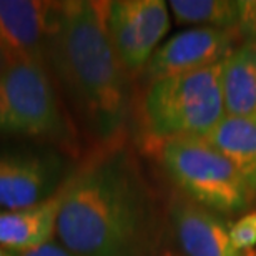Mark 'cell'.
I'll use <instances>...</instances> for the list:
<instances>
[{"label":"cell","mask_w":256,"mask_h":256,"mask_svg":"<svg viewBox=\"0 0 256 256\" xmlns=\"http://www.w3.org/2000/svg\"><path fill=\"white\" fill-rule=\"evenodd\" d=\"M57 236L76 256L155 253V204L124 145L100 150L65 182Z\"/></svg>","instance_id":"6da1fadb"},{"label":"cell","mask_w":256,"mask_h":256,"mask_svg":"<svg viewBox=\"0 0 256 256\" xmlns=\"http://www.w3.org/2000/svg\"><path fill=\"white\" fill-rule=\"evenodd\" d=\"M108 2H57L47 65L100 150L122 145L132 115L130 74L106 27Z\"/></svg>","instance_id":"7a4b0ae2"},{"label":"cell","mask_w":256,"mask_h":256,"mask_svg":"<svg viewBox=\"0 0 256 256\" xmlns=\"http://www.w3.org/2000/svg\"><path fill=\"white\" fill-rule=\"evenodd\" d=\"M140 112L143 130L156 145L204 138L224 116L222 64L148 84Z\"/></svg>","instance_id":"3957f363"},{"label":"cell","mask_w":256,"mask_h":256,"mask_svg":"<svg viewBox=\"0 0 256 256\" xmlns=\"http://www.w3.org/2000/svg\"><path fill=\"white\" fill-rule=\"evenodd\" d=\"M0 135L28 136L74 152L78 140L47 65L8 64L0 72Z\"/></svg>","instance_id":"277c9868"},{"label":"cell","mask_w":256,"mask_h":256,"mask_svg":"<svg viewBox=\"0 0 256 256\" xmlns=\"http://www.w3.org/2000/svg\"><path fill=\"white\" fill-rule=\"evenodd\" d=\"M158 160L182 194L222 214L248 208L253 193L223 153L204 138H176L156 145Z\"/></svg>","instance_id":"5b68a950"},{"label":"cell","mask_w":256,"mask_h":256,"mask_svg":"<svg viewBox=\"0 0 256 256\" xmlns=\"http://www.w3.org/2000/svg\"><path fill=\"white\" fill-rule=\"evenodd\" d=\"M170 8L163 0L108 2L106 27L122 64L130 75L140 74L170 30Z\"/></svg>","instance_id":"8992f818"},{"label":"cell","mask_w":256,"mask_h":256,"mask_svg":"<svg viewBox=\"0 0 256 256\" xmlns=\"http://www.w3.org/2000/svg\"><path fill=\"white\" fill-rule=\"evenodd\" d=\"M64 175L65 163L55 152H0V206H37L62 190Z\"/></svg>","instance_id":"52a82bcc"},{"label":"cell","mask_w":256,"mask_h":256,"mask_svg":"<svg viewBox=\"0 0 256 256\" xmlns=\"http://www.w3.org/2000/svg\"><path fill=\"white\" fill-rule=\"evenodd\" d=\"M236 32L194 27L173 35L156 48L142 72L148 84L166 76L198 72L223 64L240 45Z\"/></svg>","instance_id":"ba28073f"},{"label":"cell","mask_w":256,"mask_h":256,"mask_svg":"<svg viewBox=\"0 0 256 256\" xmlns=\"http://www.w3.org/2000/svg\"><path fill=\"white\" fill-rule=\"evenodd\" d=\"M55 10L57 2L0 0V40L7 65L18 62L47 65Z\"/></svg>","instance_id":"9c48e42d"},{"label":"cell","mask_w":256,"mask_h":256,"mask_svg":"<svg viewBox=\"0 0 256 256\" xmlns=\"http://www.w3.org/2000/svg\"><path fill=\"white\" fill-rule=\"evenodd\" d=\"M170 220L186 256H246L233 246L230 224L185 194L176 193L172 198Z\"/></svg>","instance_id":"30bf717a"},{"label":"cell","mask_w":256,"mask_h":256,"mask_svg":"<svg viewBox=\"0 0 256 256\" xmlns=\"http://www.w3.org/2000/svg\"><path fill=\"white\" fill-rule=\"evenodd\" d=\"M62 190L37 206L0 212V248L20 254L54 242Z\"/></svg>","instance_id":"8fae6325"},{"label":"cell","mask_w":256,"mask_h":256,"mask_svg":"<svg viewBox=\"0 0 256 256\" xmlns=\"http://www.w3.org/2000/svg\"><path fill=\"white\" fill-rule=\"evenodd\" d=\"M220 153L232 162L250 192L256 193V114L224 115L204 136Z\"/></svg>","instance_id":"7c38bea8"},{"label":"cell","mask_w":256,"mask_h":256,"mask_svg":"<svg viewBox=\"0 0 256 256\" xmlns=\"http://www.w3.org/2000/svg\"><path fill=\"white\" fill-rule=\"evenodd\" d=\"M222 92L224 115L256 114V48L240 44L222 64Z\"/></svg>","instance_id":"4fadbf2b"},{"label":"cell","mask_w":256,"mask_h":256,"mask_svg":"<svg viewBox=\"0 0 256 256\" xmlns=\"http://www.w3.org/2000/svg\"><path fill=\"white\" fill-rule=\"evenodd\" d=\"M168 5L182 25L230 30L240 35L246 0H172Z\"/></svg>","instance_id":"5bb4252c"},{"label":"cell","mask_w":256,"mask_h":256,"mask_svg":"<svg viewBox=\"0 0 256 256\" xmlns=\"http://www.w3.org/2000/svg\"><path fill=\"white\" fill-rule=\"evenodd\" d=\"M230 238L240 253L246 254L256 248V212L243 214L230 224Z\"/></svg>","instance_id":"9a60e30c"},{"label":"cell","mask_w":256,"mask_h":256,"mask_svg":"<svg viewBox=\"0 0 256 256\" xmlns=\"http://www.w3.org/2000/svg\"><path fill=\"white\" fill-rule=\"evenodd\" d=\"M240 37L243 44H250L256 48V2H246L243 24L240 27Z\"/></svg>","instance_id":"2e32d148"},{"label":"cell","mask_w":256,"mask_h":256,"mask_svg":"<svg viewBox=\"0 0 256 256\" xmlns=\"http://www.w3.org/2000/svg\"><path fill=\"white\" fill-rule=\"evenodd\" d=\"M18 256H76V254L72 253L70 250H66L62 243L50 242L37 250H32V252L20 253Z\"/></svg>","instance_id":"e0dca14e"},{"label":"cell","mask_w":256,"mask_h":256,"mask_svg":"<svg viewBox=\"0 0 256 256\" xmlns=\"http://www.w3.org/2000/svg\"><path fill=\"white\" fill-rule=\"evenodd\" d=\"M5 66H7V58H5V54H4L2 40H0V72H2Z\"/></svg>","instance_id":"ac0fdd59"},{"label":"cell","mask_w":256,"mask_h":256,"mask_svg":"<svg viewBox=\"0 0 256 256\" xmlns=\"http://www.w3.org/2000/svg\"><path fill=\"white\" fill-rule=\"evenodd\" d=\"M0 256H14V253H10V252H7V250L0 248Z\"/></svg>","instance_id":"d6986e66"},{"label":"cell","mask_w":256,"mask_h":256,"mask_svg":"<svg viewBox=\"0 0 256 256\" xmlns=\"http://www.w3.org/2000/svg\"><path fill=\"white\" fill-rule=\"evenodd\" d=\"M254 254H256V252H254Z\"/></svg>","instance_id":"ffe728a7"}]
</instances>
